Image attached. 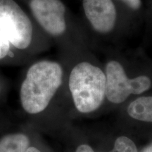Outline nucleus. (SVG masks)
I'll list each match as a JSON object with an SVG mask.
<instances>
[{
    "mask_svg": "<svg viewBox=\"0 0 152 152\" xmlns=\"http://www.w3.org/2000/svg\"><path fill=\"white\" fill-rule=\"evenodd\" d=\"M0 32L15 47L24 49L33 38V25L14 0H0Z\"/></svg>",
    "mask_w": 152,
    "mask_h": 152,
    "instance_id": "nucleus-4",
    "label": "nucleus"
},
{
    "mask_svg": "<svg viewBox=\"0 0 152 152\" xmlns=\"http://www.w3.org/2000/svg\"><path fill=\"white\" fill-rule=\"evenodd\" d=\"M132 11H137L142 7V0H120Z\"/></svg>",
    "mask_w": 152,
    "mask_h": 152,
    "instance_id": "nucleus-11",
    "label": "nucleus"
},
{
    "mask_svg": "<svg viewBox=\"0 0 152 152\" xmlns=\"http://www.w3.org/2000/svg\"><path fill=\"white\" fill-rule=\"evenodd\" d=\"M10 48L9 42L0 32V59L8 54Z\"/></svg>",
    "mask_w": 152,
    "mask_h": 152,
    "instance_id": "nucleus-10",
    "label": "nucleus"
},
{
    "mask_svg": "<svg viewBox=\"0 0 152 152\" xmlns=\"http://www.w3.org/2000/svg\"><path fill=\"white\" fill-rule=\"evenodd\" d=\"M63 75V68L57 62L41 61L30 66L20 91L25 111L37 114L46 109L61 85Z\"/></svg>",
    "mask_w": 152,
    "mask_h": 152,
    "instance_id": "nucleus-1",
    "label": "nucleus"
},
{
    "mask_svg": "<svg viewBox=\"0 0 152 152\" xmlns=\"http://www.w3.org/2000/svg\"><path fill=\"white\" fill-rule=\"evenodd\" d=\"M30 147V140L23 133H13L0 139V152H26Z\"/></svg>",
    "mask_w": 152,
    "mask_h": 152,
    "instance_id": "nucleus-8",
    "label": "nucleus"
},
{
    "mask_svg": "<svg viewBox=\"0 0 152 152\" xmlns=\"http://www.w3.org/2000/svg\"><path fill=\"white\" fill-rule=\"evenodd\" d=\"M26 152H41V151L38 149H37L36 147H30L27 150H26Z\"/></svg>",
    "mask_w": 152,
    "mask_h": 152,
    "instance_id": "nucleus-14",
    "label": "nucleus"
},
{
    "mask_svg": "<svg viewBox=\"0 0 152 152\" xmlns=\"http://www.w3.org/2000/svg\"><path fill=\"white\" fill-rule=\"evenodd\" d=\"M127 111L133 119L152 123V96L137 98L129 104Z\"/></svg>",
    "mask_w": 152,
    "mask_h": 152,
    "instance_id": "nucleus-7",
    "label": "nucleus"
},
{
    "mask_svg": "<svg viewBox=\"0 0 152 152\" xmlns=\"http://www.w3.org/2000/svg\"><path fill=\"white\" fill-rule=\"evenodd\" d=\"M106 98L113 104H119L131 94L138 95L149 90L151 79L147 75L130 78L122 64L116 60L107 62L105 68Z\"/></svg>",
    "mask_w": 152,
    "mask_h": 152,
    "instance_id": "nucleus-3",
    "label": "nucleus"
},
{
    "mask_svg": "<svg viewBox=\"0 0 152 152\" xmlns=\"http://www.w3.org/2000/svg\"><path fill=\"white\" fill-rule=\"evenodd\" d=\"M140 152H152V142L143 148Z\"/></svg>",
    "mask_w": 152,
    "mask_h": 152,
    "instance_id": "nucleus-13",
    "label": "nucleus"
},
{
    "mask_svg": "<svg viewBox=\"0 0 152 152\" xmlns=\"http://www.w3.org/2000/svg\"><path fill=\"white\" fill-rule=\"evenodd\" d=\"M82 5L85 18L96 33L106 35L115 30L118 11L113 0H83Z\"/></svg>",
    "mask_w": 152,
    "mask_h": 152,
    "instance_id": "nucleus-6",
    "label": "nucleus"
},
{
    "mask_svg": "<svg viewBox=\"0 0 152 152\" xmlns=\"http://www.w3.org/2000/svg\"><path fill=\"white\" fill-rule=\"evenodd\" d=\"M68 87L77 111L92 113L102 106L106 98L105 73L92 63L80 62L71 70Z\"/></svg>",
    "mask_w": 152,
    "mask_h": 152,
    "instance_id": "nucleus-2",
    "label": "nucleus"
},
{
    "mask_svg": "<svg viewBox=\"0 0 152 152\" xmlns=\"http://www.w3.org/2000/svg\"><path fill=\"white\" fill-rule=\"evenodd\" d=\"M30 8L39 26L53 37H60L67 30L66 9L61 0H31Z\"/></svg>",
    "mask_w": 152,
    "mask_h": 152,
    "instance_id": "nucleus-5",
    "label": "nucleus"
},
{
    "mask_svg": "<svg viewBox=\"0 0 152 152\" xmlns=\"http://www.w3.org/2000/svg\"><path fill=\"white\" fill-rule=\"evenodd\" d=\"M75 152H94V151L88 144H81L76 149Z\"/></svg>",
    "mask_w": 152,
    "mask_h": 152,
    "instance_id": "nucleus-12",
    "label": "nucleus"
},
{
    "mask_svg": "<svg viewBox=\"0 0 152 152\" xmlns=\"http://www.w3.org/2000/svg\"><path fill=\"white\" fill-rule=\"evenodd\" d=\"M109 152H138L135 144L128 137L121 136L115 140L113 149Z\"/></svg>",
    "mask_w": 152,
    "mask_h": 152,
    "instance_id": "nucleus-9",
    "label": "nucleus"
}]
</instances>
